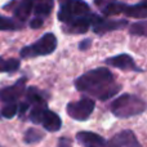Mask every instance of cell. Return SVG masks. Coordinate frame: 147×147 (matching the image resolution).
I'll return each mask as SVG.
<instances>
[{
    "label": "cell",
    "mask_w": 147,
    "mask_h": 147,
    "mask_svg": "<svg viewBox=\"0 0 147 147\" xmlns=\"http://www.w3.org/2000/svg\"><path fill=\"white\" fill-rule=\"evenodd\" d=\"M22 27H23V23L20 22V21L0 16V30H20Z\"/></svg>",
    "instance_id": "d6986e66"
},
{
    "label": "cell",
    "mask_w": 147,
    "mask_h": 147,
    "mask_svg": "<svg viewBox=\"0 0 147 147\" xmlns=\"http://www.w3.org/2000/svg\"><path fill=\"white\" fill-rule=\"evenodd\" d=\"M90 47H92V39H84V40H81L80 43H79V49L83 52L88 51Z\"/></svg>",
    "instance_id": "cb8c5ba5"
},
{
    "label": "cell",
    "mask_w": 147,
    "mask_h": 147,
    "mask_svg": "<svg viewBox=\"0 0 147 147\" xmlns=\"http://www.w3.org/2000/svg\"><path fill=\"white\" fill-rule=\"evenodd\" d=\"M25 85H26V78H22L16 84L7 88L0 89V101L7 102V103H13L16 99H18L23 93H25Z\"/></svg>",
    "instance_id": "9c48e42d"
},
{
    "label": "cell",
    "mask_w": 147,
    "mask_h": 147,
    "mask_svg": "<svg viewBox=\"0 0 147 147\" xmlns=\"http://www.w3.org/2000/svg\"><path fill=\"white\" fill-rule=\"evenodd\" d=\"M94 14L89 18H84V20H79L76 22H72L70 25H63V32L71 34V35H80V34L88 32L90 28L92 23H93Z\"/></svg>",
    "instance_id": "7c38bea8"
},
{
    "label": "cell",
    "mask_w": 147,
    "mask_h": 147,
    "mask_svg": "<svg viewBox=\"0 0 147 147\" xmlns=\"http://www.w3.org/2000/svg\"><path fill=\"white\" fill-rule=\"evenodd\" d=\"M74 85L81 93H86L99 101L115 97L121 89V85L115 81L114 74L107 67L92 69L76 78Z\"/></svg>",
    "instance_id": "6da1fadb"
},
{
    "label": "cell",
    "mask_w": 147,
    "mask_h": 147,
    "mask_svg": "<svg viewBox=\"0 0 147 147\" xmlns=\"http://www.w3.org/2000/svg\"><path fill=\"white\" fill-rule=\"evenodd\" d=\"M94 107H96V102L92 98L84 97V98L79 99V101L67 103L66 111H67V115L71 119L76 120V121H85L93 114Z\"/></svg>",
    "instance_id": "5b68a950"
},
{
    "label": "cell",
    "mask_w": 147,
    "mask_h": 147,
    "mask_svg": "<svg viewBox=\"0 0 147 147\" xmlns=\"http://www.w3.org/2000/svg\"><path fill=\"white\" fill-rule=\"evenodd\" d=\"M57 147H72V141L67 137H61L58 140Z\"/></svg>",
    "instance_id": "603a6c76"
},
{
    "label": "cell",
    "mask_w": 147,
    "mask_h": 147,
    "mask_svg": "<svg viewBox=\"0 0 147 147\" xmlns=\"http://www.w3.org/2000/svg\"><path fill=\"white\" fill-rule=\"evenodd\" d=\"M43 25H44V20H43V18L35 17V18H32V20L30 21V27L34 28V30H38V28H40Z\"/></svg>",
    "instance_id": "7402d4cb"
},
{
    "label": "cell",
    "mask_w": 147,
    "mask_h": 147,
    "mask_svg": "<svg viewBox=\"0 0 147 147\" xmlns=\"http://www.w3.org/2000/svg\"><path fill=\"white\" fill-rule=\"evenodd\" d=\"M47 110H48L47 102L32 105L31 111H30V120L34 123V124H41V120H43V116H44Z\"/></svg>",
    "instance_id": "2e32d148"
},
{
    "label": "cell",
    "mask_w": 147,
    "mask_h": 147,
    "mask_svg": "<svg viewBox=\"0 0 147 147\" xmlns=\"http://www.w3.org/2000/svg\"><path fill=\"white\" fill-rule=\"evenodd\" d=\"M123 14L130 18H147V1H141L138 4L125 5Z\"/></svg>",
    "instance_id": "5bb4252c"
},
{
    "label": "cell",
    "mask_w": 147,
    "mask_h": 147,
    "mask_svg": "<svg viewBox=\"0 0 147 147\" xmlns=\"http://www.w3.org/2000/svg\"><path fill=\"white\" fill-rule=\"evenodd\" d=\"M147 110V103L136 94L124 93L115 98L110 105V111L119 119H128L143 114Z\"/></svg>",
    "instance_id": "7a4b0ae2"
},
{
    "label": "cell",
    "mask_w": 147,
    "mask_h": 147,
    "mask_svg": "<svg viewBox=\"0 0 147 147\" xmlns=\"http://www.w3.org/2000/svg\"><path fill=\"white\" fill-rule=\"evenodd\" d=\"M28 107H30V105H28L27 102L20 103V116H23V115H25V112L28 110Z\"/></svg>",
    "instance_id": "d4e9b609"
},
{
    "label": "cell",
    "mask_w": 147,
    "mask_h": 147,
    "mask_svg": "<svg viewBox=\"0 0 147 147\" xmlns=\"http://www.w3.org/2000/svg\"><path fill=\"white\" fill-rule=\"evenodd\" d=\"M21 62L20 59L16 58H9L5 59L0 57V72H14L20 69Z\"/></svg>",
    "instance_id": "e0dca14e"
},
{
    "label": "cell",
    "mask_w": 147,
    "mask_h": 147,
    "mask_svg": "<svg viewBox=\"0 0 147 147\" xmlns=\"http://www.w3.org/2000/svg\"><path fill=\"white\" fill-rule=\"evenodd\" d=\"M57 45H58V41H57L56 35L52 32H47L36 43L21 49V57L34 58L39 56H49L57 49Z\"/></svg>",
    "instance_id": "277c9868"
},
{
    "label": "cell",
    "mask_w": 147,
    "mask_h": 147,
    "mask_svg": "<svg viewBox=\"0 0 147 147\" xmlns=\"http://www.w3.org/2000/svg\"><path fill=\"white\" fill-rule=\"evenodd\" d=\"M129 34L133 36H147V21H138L129 26Z\"/></svg>",
    "instance_id": "ac0fdd59"
},
{
    "label": "cell",
    "mask_w": 147,
    "mask_h": 147,
    "mask_svg": "<svg viewBox=\"0 0 147 147\" xmlns=\"http://www.w3.org/2000/svg\"><path fill=\"white\" fill-rule=\"evenodd\" d=\"M76 140L84 147H110L109 141L94 132H86V130L79 132L76 134Z\"/></svg>",
    "instance_id": "8fae6325"
},
{
    "label": "cell",
    "mask_w": 147,
    "mask_h": 147,
    "mask_svg": "<svg viewBox=\"0 0 147 147\" xmlns=\"http://www.w3.org/2000/svg\"><path fill=\"white\" fill-rule=\"evenodd\" d=\"M44 138V133L40 132L39 129L30 128L25 133V142L26 143H38Z\"/></svg>",
    "instance_id": "ffe728a7"
},
{
    "label": "cell",
    "mask_w": 147,
    "mask_h": 147,
    "mask_svg": "<svg viewBox=\"0 0 147 147\" xmlns=\"http://www.w3.org/2000/svg\"><path fill=\"white\" fill-rule=\"evenodd\" d=\"M92 26H93L94 34H97V35H105V34L111 32V31L127 28L128 21L127 20H107V18H102L99 16L94 14Z\"/></svg>",
    "instance_id": "8992f818"
},
{
    "label": "cell",
    "mask_w": 147,
    "mask_h": 147,
    "mask_svg": "<svg viewBox=\"0 0 147 147\" xmlns=\"http://www.w3.org/2000/svg\"><path fill=\"white\" fill-rule=\"evenodd\" d=\"M109 142L110 147H142L136 134L129 129L121 130L120 133L115 134Z\"/></svg>",
    "instance_id": "30bf717a"
},
{
    "label": "cell",
    "mask_w": 147,
    "mask_h": 147,
    "mask_svg": "<svg viewBox=\"0 0 147 147\" xmlns=\"http://www.w3.org/2000/svg\"><path fill=\"white\" fill-rule=\"evenodd\" d=\"M58 20L63 25H70L79 20L89 18L94 14L84 0H58Z\"/></svg>",
    "instance_id": "3957f363"
},
{
    "label": "cell",
    "mask_w": 147,
    "mask_h": 147,
    "mask_svg": "<svg viewBox=\"0 0 147 147\" xmlns=\"http://www.w3.org/2000/svg\"><path fill=\"white\" fill-rule=\"evenodd\" d=\"M34 7V0H13L9 4L4 5V10L12 12L14 14V17L17 18V21H26L30 16V13L32 12Z\"/></svg>",
    "instance_id": "ba28073f"
},
{
    "label": "cell",
    "mask_w": 147,
    "mask_h": 147,
    "mask_svg": "<svg viewBox=\"0 0 147 147\" xmlns=\"http://www.w3.org/2000/svg\"><path fill=\"white\" fill-rule=\"evenodd\" d=\"M18 111V106L16 102L13 103H7L4 107L1 109V116L5 119H12Z\"/></svg>",
    "instance_id": "44dd1931"
},
{
    "label": "cell",
    "mask_w": 147,
    "mask_h": 147,
    "mask_svg": "<svg viewBox=\"0 0 147 147\" xmlns=\"http://www.w3.org/2000/svg\"><path fill=\"white\" fill-rule=\"evenodd\" d=\"M41 125H43L44 129L48 130V132H58L62 127V120L56 112L51 111V110L48 109L43 116Z\"/></svg>",
    "instance_id": "4fadbf2b"
},
{
    "label": "cell",
    "mask_w": 147,
    "mask_h": 147,
    "mask_svg": "<svg viewBox=\"0 0 147 147\" xmlns=\"http://www.w3.org/2000/svg\"><path fill=\"white\" fill-rule=\"evenodd\" d=\"M53 7H54V0H34L32 12L35 13L36 17L44 20L52 13Z\"/></svg>",
    "instance_id": "9a60e30c"
},
{
    "label": "cell",
    "mask_w": 147,
    "mask_h": 147,
    "mask_svg": "<svg viewBox=\"0 0 147 147\" xmlns=\"http://www.w3.org/2000/svg\"><path fill=\"white\" fill-rule=\"evenodd\" d=\"M105 63H106L107 66L116 67V69H120V70H123V71H134V72L145 71V70H142L136 63L133 57L127 53H121V54H117V56H114V57H109V58L105 59Z\"/></svg>",
    "instance_id": "52a82bcc"
}]
</instances>
